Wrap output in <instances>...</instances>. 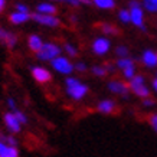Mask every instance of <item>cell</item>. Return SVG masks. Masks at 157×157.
I'll return each mask as SVG.
<instances>
[{"instance_id": "obj_16", "label": "cell", "mask_w": 157, "mask_h": 157, "mask_svg": "<svg viewBox=\"0 0 157 157\" xmlns=\"http://www.w3.org/2000/svg\"><path fill=\"white\" fill-rule=\"evenodd\" d=\"M30 17H32V14H29V13H19V12H14V13L10 14V22L14 25H20V23L28 22Z\"/></svg>"}, {"instance_id": "obj_19", "label": "cell", "mask_w": 157, "mask_h": 157, "mask_svg": "<svg viewBox=\"0 0 157 157\" xmlns=\"http://www.w3.org/2000/svg\"><path fill=\"white\" fill-rule=\"evenodd\" d=\"M94 5L98 9H113V7H115V2L114 0H95Z\"/></svg>"}, {"instance_id": "obj_6", "label": "cell", "mask_w": 157, "mask_h": 157, "mask_svg": "<svg viewBox=\"0 0 157 157\" xmlns=\"http://www.w3.org/2000/svg\"><path fill=\"white\" fill-rule=\"evenodd\" d=\"M111 48V42L107 38H97L92 43V51L97 55H105Z\"/></svg>"}, {"instance_id": "obj_7", "label": "cell", "mask_w": 157, "mask_h": 157, "mask_svg": "<svg viewBox=\"0 0 157 157\" xmlns=\"http://www.w3.org/2000/svg\"><path fill=\"white\" fill-rule=\"evenodd\" d=\"M141 62L144 67L147 68H156L157 67V51L154 52L153 49H146L141 55Z\"/></svg>"}, {"instance_id": "obj_18", "label": "cell", "mask_w": 157, "mask_h": 157, "mask_svg": "<svg viewBox=\"0 0 157 157\" xmlns=\"http://www.w3.org/2000/svg\"><path fill=\"white\" fill-rule=\"evenodd\" d=\"M133 67H136V63H134V61L130 59V58H123V59H118V61H117V68H120L121 71L127 69V68H133Z\"/></svg>"}, {"instance_id": "obj_36", "label": "cell", "mask_w": 157, "mask_h": 157, "mask_svg": "<svg viewBox=\"0 0 157 157\" xmlns=\"http://www.w3.org/2000/svg\"><path fill=\"white\" fill-rule=\"evenodd\" d=\"M69 3H71L72 6H78V5H79V2H69Z\"/></svg>"}, {"instance_id": "obj_35", "label": "cell", "mask_w": 157, "mask_h": 157, "mask_svg": "<svg viewBox=\"0 0 157 157\" xmlns=\"http://www.w3.org/2000/svg\"><path fill=\"white\" fill-rule=\"evenodd\" d=\"M5 5H6V2H5V0H0V12L3 10V7H5Z\"/></svg>"}, {"instance_id": "obj_4", "label": "cell", "mask_w": 157, "mask_h": 157, "mask_svg": "<svg viewBox=\"0 0 157 157\" xmlns=\"http://www.w3.org/2000/svg\"><path fill=\"white\" fill-rule=\"evenodd\" d=\"M67 92H68V95L71 97V98H74V100H82V98L88 94V86H86L85 84L78 82L76 85L68 86Z\"/></svg>"}, {"instance_id": "obj_1", "label": "cell", "mask_w": 157, "mask_h": 157, "mask_svg": "<svg viewBox=\"0 0 157 157\" xmlns=\"http://www.w3.org/2000/svg\"><path fill=\"white\" fill-rule=\"evenodd\" d=\"M130 23L136 28L144 29V10L138 2H130Z\"/></svg>"}, {"instance_id": "obj_26", "label": "cell", "mask_w": 157, "mask_h": 157, "mask_svg": "<svg viewBox=\"0 0 157 157\" xmlns=\"http://www.w3.org/2000/svg\"><path fill=\"white\" fill-rule=\"evenodd\" d=\"M123 75H124V78H127L128 81H131L134 76L137 75L136 74V67H133V68H127V69H124L123 71Z\"/></svg>"}, {"instance_id": "obj_12", "label": "cell", "mask_w": 157, "mask_h": 157, "mask_svg": "<svg viewBox=\"0 0 157 157\" xmlns=\"http://www.w3.org/2000/svg\"><path fill=\"white\" fill-rule=\"evenodd\" d=\"M0 157H19V151H17L16 147L6 146V144L0 140Z\"/></svg>"}, {"instance_id": "obj_31", "label": "cell", "mask_w": 157, "mask_h": 157, "mask_svg": "<svg viewBox=\"0 0 157 157\" xmlns=\"http://www.w3.org/2000/svg\"><path fill=\"white\" fill-rule=\"evenodd\" d=\"M143 105L144 107H153V105H156V100H153V98H144L143 100Z\"/></svg>"}, {"instance_id": "obj_14", "label": "cell", "mask_w": 157, "mask_h": 157, "mask_svg": "<svg viewBox=\"0 0 157 157\" xmlns=\"http://www.w3.org/2000/svg\"><path fill=\"white\" fill-rule=\"evenodd\" d=\"M29 48H30V51H33V52H40V49L43 48V42L42 39H40V36H38V35H32L30 38H29Z\"/></svg>"}, {"instance_id": "obj_11", "label": "cell", "mask_w": 157, "mask_h": 157, "mask_svg": "<svg viewBox=\"0 0 157 157\" xmlns=\"http://www.w3.org/2000/svg\"><path fill=\"white\" fill-rule=\"evenodd\" d=\"M97 109L100 113H102V114H111V113H114L115 109V102L113 100H102L98 102Z\"/></svg>"}, {"instance_id": "obj_29", "label": "cell", "mask_w": 157, "mask_h": 157, "mask_svg": "<svg viewBox=\"0 0 157 157\" xmlns=\"http://www.w3.org/2000/svg\"><path fill=\"white\" fill-rule=\"evenodd\" d=\"M148 121H150V125L153 127V130L157 133V114H151L148 117Z\"/></svg>"}, {"instance_id": "obj_5", "label": "cell", "mask_w": 157, "mask_h": 157, "mask_svg": "<svg viewBox=\"0 0 157 157\" xmlns=\"http://www.w3.org/2000/svg\"><path fill=\"white\" fill-rule=\"evenodd\" d=\"M33 20H36L38 23L45 25V26H49V28H58L61 25V20L58 19L56 16H49V14H39L35 13L32 14Z\"/></svg>"}, {"instance_id": "obj_20", "label": "cell", "mask_w": 157, "mask_h": 157, "mask_svg": "<svg viewBox=\"0 0 157 157\" xmlns=\"http://www.w3.org/2000/svg\"><path fill=\"white\" fill-rule=\"evenodd\" d=\"M140 85H146V79H144L143 75H136L133 79L130 81L128 88H130V90H133V88H136V86H140Z\"/></svg>"}, {"instance_id": "obj_9", "label": "cell", "mask_w": 157, "mask_h": 157, "mask_svg": "<svg viewBox=\"0 0 157 157\" xmlns=\"http://www.w3.org/2000/svg\"><path fill=\"white\" fill-rule=\"evenodd\" d=\"M3 120H5L6 127H7L12 133H19L20 131V125H22V124L16 120L13 113H6V114L3 115Z\"/></svg>"}, {"instance_id": "obj_24", "label": "cell", "mask_w": 157, "mask_h": 157, "mask_svg": "<svg viewBox=\"0 0 157 157\" xmlns=\"http://www.w3.org/2000/svg\"><path fill=\"white\" fill-rule=\"evenodd\" d=\"M92 74L97 76H105L108 74V71L105 69V67H100V65H95V67H92Z\"/></svg>"}, {"instance_id": "obj_34", "label": "cell", "mask_w": 157, "mask_h": 157, "mask_svg": "<svg viewBox=\"0 0 157 157\" xmlns=\"http://www.w3.org/2000/svg\"><path fill=\"white\" fill-rule=\"evenodd\" d=\"M151 85H153V90H154V91H156V92H157V78H156V79H153Z\"/></svg>"}, {"instance_id": "obj_23", "label": "cell", "mask_w": 157, "mask_h": 157, "mask_svg": "<svg viewBox=\"0 0 157 157\" xmlns=\"http://www.w3.org/2000/svg\"><path fill=\"white\" fill-rule=\"evenodd\" d=\"M118 19L123 23H130V10L128 9H121L118 12Z\"/></svg>"}, {"instance_id": "obj_28", "label": "cell", "mask_w": 157, "mask_h": 157, "mask_svg": "<svg viewBox=\"0 0 157 157\" xmlns=\"http://www.w3.org/2000/svg\"><path fill=\"white\" fill-rule=\"evenodd\" d=\"M13 114H14L16 120H17L20 124H25V123H26V115H25L23 113H20V111H17V109H16V111H13Z\"/></svg>"}, {"instance_id": "obj_32", "label": "cell", "mask_w": 157, "mask_h": 157, "mask_svg": "<svg viewBox=\"0 0 157 157\" xmlns=\"http://www.w3.org/2000/svg\"><path fill=\"white\" fill-rule=\"evenodd\" d=\"M75 69L76 71H79V72H85L86 71V65L84 63V62H78L75 65Z\"/></svg>"}, {"instance_id": "obj_27", "label": "cell", "mask_w": 157, "mask_h": 157, "mask_svg": "<svg viewBox=\"0 0 157 157\" xmlns=\"http://www.w3.org/2000/svg\"><path fill=\"white\" fill-rule=\"evenodd\" d=\"M65 51L69 53V56H76V55H78L76 48H75V46H72L71 43H65Z\"/></svg>"}, {"instance_id": "obj_13", "label": "cell", "mask_w": 157, "mask_h": 157, "mask_svg": "<svg viewBox=\"0 0 157 157\" xmlns=\"http://www.w3.org/2000/svg\"><path fill=\"white\" fill-rule=\"evenodd\" d=\"M0 40H2V42H5L6 46L10 48V49L16 45V36H14L13 33H10V32L3 30V29H0Z\"/></svg>"}, {"instance_id": "obj_33", "label": "cell", "mask_w": 157, "mask_h": 157, "mask_svg": "<svg viewBox=\"0 0 157 157\" xmlns=\"http://www.w3.org/2000/svg\"><path fill=\"white\" fill-rule=\"evenodd\" d=\"M7 104H9V107H10L12 109H13V111H16V102H14V101L12 100V98H10V100L7 101Z\"/></svg>"}, {"instance_id": "obj_17", "label": "cell", "mask_w": 157, "mask_h": 157, "mask_svg": "<svg viewBox=\"0 0 157 157\" xmlns=\"http://www.w3.org/2000/svg\"><path fill=\"white\" fill-rule=\"evenodd\" d=\"M130 91H133L134 95L140 97V98H143V100H144V98H148V97H150V90H148L147 85L136 86V88H133V90H130Z\"/></svg>"}, {"instance_id": "obj_21", "label": "cell", "mask_w": 157, "mask_h": 157, "mask_svg": "<svg viewBox=\"0 0 157 157\" xmlns=\"http://www.w3.org/2000/svg\"><path fill=\"white\" fill-rule=\"evenodd\" d=\"M144 9L150 13H157V0H146L143 3Z\"/></svg>"}, {"instance_id": "obj_22", "label": "cell", "mask_w": 157, "mask_h": 157, "mask_svg": "<svg viewBox=\"0 0 157 157\" xmlns=\"http://www.w3.org/2000/svg\"><path fill=\"white\" fill-rule=\"evenodd\" d=\"M101 29H102V32L104 33H107V35H118L120 32H118V29L115 28V26H113V25H102L101 26Z\"/></svg>"}, {"instance_id": "obj_15", "label": "cell", "mask_w": 157, "mask_h": 157, "mask_svg": "<svg viewBox=\"0 0 157 157\" xmlns=\"http://www.w3.org/2000/svg\"><path fill=\"white\" fill-rule=\"evenodd\" d=\"M39 14H49V16H53L56 13V7L52 5V3H40L36 7Z\"/></svg>"}, {"instance_id": "obj_2", "label": "cell", "mask_w": 157, "mask_h": 157, "mask_svg": "<svg viewBox=\"0 0 157 157\" xmlns=\"http://www.w3.org/2000/svg\"><path fill=\"white\" fill-rule=\"evenodd\" d=\"M61 53V49L55 43H43V48L40 49V52H38V58L40 61H51L56 59Z\"/></svg>"}, {"instance_id": "obj_3", "label": "cell", "mask_w": 157, "mask_h": 157, "mask_svg": "<svg viewBox=\"0 0 157 157\" xmlns=\"http://www.w3.org/2000/svg\"><path fill=\"white\" fill-rule=\"evenodd\" d=\"M51 63H52V67L55 71L59 72V74H63V75H68V74H71V72L75 69V67L69 62V59H68V58H63V56H58L56 59H53Z\"/></svg>"}, {"instance_id": "obj_25", "label": "cell", "mask_w": 157, "mask_h": 157, "mask_svg": "<svg viewBox=\"0 0 157 157\" xmlns=\"http://www.w3.org/2000/svg\"><path fill=\"white\" fill-rule=\"evenodd\" d=\"M115 53L118 55V59L128 58V48L127 46H118V48L115 49Z\"/></svg>"}, {"instance_id": "obj_10", "label": "cell", "mask_w": 157, "mask_h": 157, "mask_svg": "<svg viewBox=\"0 0 157 157\" xmlns=\"http://www.w3.org/2000/svg\"><path fill=\"white\" fill-rule=\"evenodd\" d=\"M32 75H33L35 79L38 82H40V84H45V82L51 81V74H49V71L42 67H35L33 69H32Z\"/></svg>"}, {"instance_id": "obj_8", "label": "cell", "mask_w": 157, "mask_h": 157, "mask_svg": "<svg viewBox=\"0 0 157 157\" xmlns=\"http://www.w3.org/2000/svg\"><path fill=\"white\" fill-rule=\"evenodd\" d=\"M108 90L113 92V94H118V95H123L125 97L128 94V85L127 84H124L121 81H109L108 82Z\"/></svg>"}, {"instance_id": "obj_30", "label": "cell", "mask_w": 157, "mask_h": 157, "mask_svg": "<svg viewBox=\"0 0 157 157\" xmlns=\"http://www.w3.org/2000/svg\"><path fill=\"white\" fill-rule=\"evenodd\" d=\"M16 12H19V13H29V9L26 5L17 3V5H16Z\"/></svg>"}]
</instances>
